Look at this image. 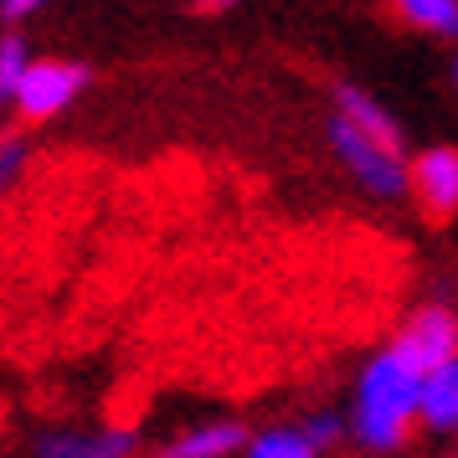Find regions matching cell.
Here are the masks:
<instances>
[{"label":"cell","instance_id":"obj_6","mask_svg":"<svg viewBox=\"0 0 458 458\" xmlns=\"http://www.w3.org/2000/svg\"><path fill=\"white\" fill-rule=\"evenodd\" d=\"M134 428H98V433H52L37 443V458H134Z\"/></svg>","mask_w":458,"mask_h":458},{"label":"cell","instance_id":"obj_7","mask_svg":"<svg viewBox=\"0 0 458 458\" xmlns=\"http://www.w3.org/2000/svg\"><path fill=\"white\" fill-rule=\"evenodd\" d=\"M335 104H340V114H335V119H345V124L360 129V134H366V140H376V145L402 149V129H396V119L376 104V98H366L360 88H351V83L335 88Z\"/></svg>","mask_w":458,"mask_h":458},{"label":"cell","instance_id":"obj_13","mask_svg":"<svg viewBox=\"0 0 458 458\" xmlns=\"http://www.w3.org/2000/svg\"><path fill=\"white\" fill-rule=\"evenodd\" d=\"M26 170V140L21 134H0V196L21 181Z\"/></svg>","mask_w":458,"mask_h":458},{"label":"cell","instance_id":"obj_11","mask_svg":"<svg viewBox=\"0 0 458 458\" xmlns=\"http://www.w3.org/2000/svg\"><path fill=\"white\" fill-rule=\"evenodd\" d=\"M248 458H314V448L299 428H273L248 443Z\"/></svg>","mask_w":458,"mask_h":458},{"label":"cell","instance_id":"obj_14","mask_svg":"<svg viewBox=\"0 0 458 458\" xmlns=\"http://www.w3.org/2000/svg\"><path fill=\"white\" fill-rule=\"evenodd\" d=\"M335 433H340V422H335V417H314L310 428H304V437H310V448H314V454H319L325 443H335Z\"/></svg>","mask_w":458,"mask_h":458},{"label":"cell","instance_id":"obj_12","mask_svg":"<svg viewBox=\"0 0 458 458\" xmlns=\"http://www.w3.org/2000/svg\"><path fill=\"white\" fill-rule=\"evenodd\" d=\"M26 67H31V52L16 31H5L0 37V98H16V88H21Z\"/></svg>","mask_w":458,"mask_h":458},{"label":"cell","instance_id":"obj_9","mask_svg":"<svg viewBox=\"0 0 458 458\" xmlns=\"http://www.w3.org/2000/svg\"><path fill=\"white\" fill-rule=\"evenodd\" d=\"M242 443H248V428H237V422H207V428H191L175 443H165L160 458H227Z\"/></svg>","mask_w":458,"mask_h":458},{"label":"cell","instance_id":"obj_16","mask_svg":"<svg viewBox=\"0 0 458 458\" xmlns=\"http://www.w3.org/2000/svg\"><path fill=\"white\" fill-rule=\"evenodd\" d=\"M454 83H458V63H454Z\"/></svg>","mask_w":458,"mask_h":458},{"label":"cell","instance_id":"obj_3","mask_svg":"<svg viewBox=\"0 0 458 458\" xmlns=\"http://www.w3.org/2000/svg\"><path fill=\"white\" fill-rule=\"evenodd\" d=\"M330 140H335V155L351 165V175L366 191H376V196H402L407 191V160H402V149L376 145V140H366L345 119H330Z\"/></svg>","mask_w":458,"mask_h":458},{"label":"cell","instance_id":"obj_8","mask_svg":"<svg viewBox=\"0 0 458 458\" xmlns=\"http://www.w3.org/2000/svg\"><path fill=\"white\" fill-rule=\"evenodd\" d=\"M417 417L428 428H437V433H454L458 428V360L433 376H422V386H417Z\"/></svg>","mask_w":458,"mask_h":458},{"label":"cell","instance_id":"obj_5","mask_svg":"<svg viewBox=\"0 0 458 458\" xmlns=\"http://www.w3.org/2000/svg\"><path fill=\"white\" fill-rule=\"evenodd\" d=\"M407 191L433 222H448L458 211V149H428L407 165Z\"/></svg>","mask_w":458,"mask_h":458},{"label":"cell","instance_id":"obj_2","mask_svg":"<svg viewBox=\"0 0 458 458\" xmlns=\"http://www.w3.org/2000/svg\"><path fill=\"white\" fill-rule=\"evenodd\" d=\"M392 355L412 376H433V371H443V366H454V360H458V319L443 310V304L417 310L412 319L402 325Z\"/></svg>","mask_w":458,"mask_h":458},{"label":"cell","instance_id":"obj_4","mask_svg":"<svg viewBox=\"0 0 458 458\" xmlns=\"http://www.w3.org/2000/svg\"><path fill=\"white\" fill-rule=\"evenodd\" d=\"M83 83H88V67H78V63H52V57H42V63L26 67L21 88H16V108H21L26 124L52 119L57 108H67L78 93H83Z\"/></svg>","mask_w":458,"mask_h":458},{"label":"cell","instance_id":"obj_1","mask_svg":"<svg viewBox=\"0 0 458 458\" xmlns=\"http://www.w3.org/2000/svg\"><path fill=\"white\" fill-rule=\"evenodd\" d=\"M417 386L422 376H412L392 351H381L360 371V392H355V433L366 448H396L412 433L417 417Z\"/></svg>","mask_w":458,"mask_h":458},{"label":"cell","instance_id":"obj_10","mask_svg":"<svg viewBox=\"0 0 458 458\" xmlns=\"http://www.w3.org/2000/svg\"><path fill=\"white\" fill-rule=\"evenodd\" d=\"M402 21L422 26V31H443V37H458V0H402L396 5Z\"/></svg>","mask_w":458,"mask_h":458},{"label":"cell","instance_id":"obj_15","mask_svg":"<svg viewBox=\"0 0 458 458\" xmlns=\"http://www.w3.org/2000/svg\"><path fill=\"white\" fill-rule=\"evenodd\" d=\"M31 11H37V0H5V5H0L5 21H21V16H31Z\"/></svg>","mask_w":458,"mask_h":458}]
</instances>
